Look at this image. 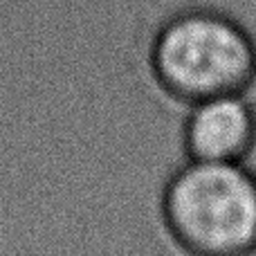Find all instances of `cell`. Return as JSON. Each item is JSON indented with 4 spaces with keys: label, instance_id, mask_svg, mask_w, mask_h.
<instances>
[{
    "label": "cell",
    "instance_id": "cell-2",
    "mask_svg": "<svg viewBox=\"0 0 256 256\" xmlns=\"http://www.w3.org/2000/svg\"><path fill=\"white\" fill-rule=\"evenodd\" d=\"M160 216L186 256H254L256 173L245 162L186 160L164 184Z\"/></svg>",
    "mask_w": 256,
    "mask_h": 256
},
{
    "label": "cell",
    "instance_id": "cell-3",
    "mask_svg": "<svg viewBox=\"0 0 256 256\" xmlns=\"http://www.w3.org/2000/svg\"><path fill=\"white\" fill-rule=\"evenodd\" d=\"M182 148L196 162H245L256 146V108L245 92L189 104Z\"/></svg>",
    "mask_w": 256,
    "mask_h": 256
},
{
    "label": "cell",
    "instance_id": "cell-1",
    "mask_svg": "<svg viewBox=\"0 0 256 256\" xmlns=\"http://www.w3.org/2000/svg\"><path fill=\"white\" fill-rule=\"evenodd\" d=\"M148 68L164 94L184 104L245 92L256 81V40L227 12L189 7L155 30Z\"/></svg>",
    "mask_w": 256,
    "mask_h": 256
}]
</instances>
